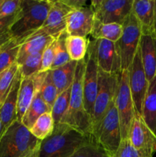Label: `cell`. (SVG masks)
<instances>
[{
  "label": "cell",
  "instance_id": "5b68a950",
  "mask_svg": "<svg viewBox=\"0 0 156 157\" xmlns=\"http://www.w3.org/2000/svg\"><path fill=\"white\" fill-rule=\"evenodd\" d=\"M119 74L112 75L106 73L99 68L98 91L95 100L92 116L91 136L93 140L104 117L115 101Z\"/></svg>",
  "mask_w": 156,
  "mask_h": 157
},
{
  "label": "cell",
  "instance_id": "8d00e7d4",
  "mask_svg": "<svg viewBox=\"0 0 156 157\" xmlns=\"http://www.w3.org/2000/svg\"><path fill=\"white\" fill-rule=\"evenodd\" d=\"M21 0H2L0 5V18L10 16L19 11Z\"/></svg>",
  "mask_w": 156,
  "mask_h": 157
},
{
  "label": "cell",
  "instance_id": "d590c367",
  "mask_svg": "<svg viewBox=\"0 0 156 157\" xmlns=\"http://www.w3.org/2000/svg\"><path fill=\"white\" fill-rule=\"evenodd\" d=\"M111 157H144L132 147L128 138L122 140L117 151Z\"/></svg>",
  "mask_w": 156,
  "mask_h": 157
},
{
  "label": "cell",
  "instance_id": "7a4b0ae2",
  "mask_svg": "<svg viewBox=\"0 0 156 157\" xmlns=\"http://www.w3.org/2000/svg\"><path fill=\"white\" fill-rule=\"evenodd\" d=\"M86 136L64 124H55L50 136L41 141L39 157H70L80 147L92 142Z\"/></svg>",
  "mask_w": 156,
  "mask_h": 157
},
{
  "label": "cell",
  "instance_id": "f546056e",
  "mask_svg": "<svg viewBox=\"0 0 156 157\" xmlns=\"http://www.w3.org/2000/svg\"><path fill=\"white\" fill-rule=\"evenodd\" d=\"M18 70H19V65L17 64V62H15L4 72L2 76L0 79V104H1L4 102L6 97L9 94Z\"/></svg>",
  "mask_w": 156,
  "mask_h": 157
},
{
  "label": "cell",
  "instance_id": "83f0119b",
  "mask_svg": "<svg viewBox=\"0 0 156 157\" xmlns=\"http://www.w3.org/2000/svg\"><path fill=\"white\" fill-rule=\"evenodd\" d=\"M71 87L59 94L51 108V114L55 124H60L69 107Z\"/></svg>",
  "mask_w": 156,
  "mask_h": 157
},
{
  "label": "cell",
  "instance_id": "52a82bcc",
  "mask_svg": "<svg viewBox=\"0 0 156 157\" xmlns=\"http://www.w3.org/2000/svg\"><path fill=\"white\" fill-rule=\"evenodd\" d=\"M114 103L119 114L122 139H126L128 136L132 121L136 114L129 88L128 70L122 71L119 74Z\"/></svg>",
  "mask_w": 156,
  "mask_h": 157
},
{
  "label": "cell",
  "instance_id": "603a6c76",
  "mask_svg": "<svg viewBox=\"0 0 156 157\" xmlns=\"http://www.w3.org/2000/svg\"><path fill=\"white\" fill-rule=\"evenodd\" d=\"M48 112H51V107L44 102L40 90L35 91L33 100L26 110L21 123L24 127L30 130L40 116Z\"/></svg>",
  "mask_w": 156,
  "mask_h": 157
},
{
  "label": "cell",
  "instance_id": "277c9868",
  "mask_svg": "<svg viewBox=\"0 0 156 157\" xmlns=\"http://www.w3.org/2000/svg\"><path fill=\"white\" fill-rule=\"evenodd\" d=\"M41 140L16 121L0 137V157H24L38 148Z\"/></svg>",
  "mask_w": 156,
  "mask_h": 157
},
{
  "label": "cell",
  "instance_id": "ab89813d",
  "mask_svg": "<svg viewBox=\"0 0 156 157\" xmlns=\"http://www.w3.org/2000/svg\"><path fill=\"white\" fill-rule=\"evenodd\" d=\"M154 36L156 37V12H155V16H154Z\"/></svg>",
  "mask_w": 156,
  "mask_h": 157
},
{
  "label": "cell",
  "instance_id": "2e32d148",
  "mask_svg": "<svg viewBox=\"0 0 156 157\" xmlns=\"http://www.w3.org/2000/svg\"><path fill=\"white\" fill-rule=\"evenodd\" d=\"M22 76L18 70L12 84L9 94L4 102L0 106V120H1V132L0 137L6 130L17 120V102L18 90L20 88Z\"/></svg>",
  "mask_w": 156,
  "mask_h": 157
},
{
  "label": "cell",
  "instance_id": "1f68e13d",
  "mask_svg": "<svg viewBox=\"0 0 156 157\" xmlns=\"http://www.w3.org/2000/svg\"><path fill=\"white\" fill-rule=\"evenodd\" d=\"M40 92H41V97H42L44 102L52 108L55 100L58 96V92L57 90V87H55L54 84L52 81L50 70L47 72V75L44 79V82H43Z\"/></svg>",
  "mask_w": 156,
  "mask_h": 157
},
{
  "label": "cell",
  "instance_id": "d6986e66",
  "mask_svg": "<svg viewBox=\"0 0 156 157\" xmlns=\"http://www.w3.org/2000/svg\"><path fill=\"white\" fill-rule=\"evenodd\" d=\"M54 37L40 32H36L21 43L17 56L16 62L18 65L21 64L29 55L42 52L46 47L53 41Z\"/></svg>",
  "mask_w": 156,
  "mask_h": 157
},
{
  "label": "cell",
  "instance_id": "cb8c5ba5",
  "mask_svg": "<svg viewBox=\"0 0 156 157\" xmlns=\"http://www.w3.org/2000/svg\"><path fill=\"white\" fill-rule=\"evenodd\" d=\"M122 33V25L117 23H102L94 18L90 35L94 40L105 39L117 42Z\"/></svg>",
  "mask_w": 156,
  "mask_h": 157
},
{
  "label": "cell",
  "instance_id": "9c48e42d",
  "mask_svg": "<svg viewBox=\"0 0 156 157\" xmlns=\"http://www.w3.org/2000/svg\"><path fill=\"white\" fill-rule=\"evenodd\" d=\"M96 40H90L89 41L88 49L85 57V71L84 75V108L91 119L99 83V67L96 59Z\"/></svg>",
  "mask_w": 156,
  "mask_h": 157
},
{
  "label": "cell",
  "instance_id": "ee69618b",
  "mask_svg": "<svg viewBox=\"0 0 156 157\" xmlns=\"http://www.w3.org/2000/svg\"><path fill=\"white\" fill-rule=\"evenodd\" d=\"M155 76H156V75H155Z\"/></svg>",
  "mask_w": 156,
  "mask_h": 157
},
{
  "label": "cell",
  "instance_id": "44dd1931",
  "mask_svg": "<svg viewBox=\"0 0 156 157\" xmlns=\"http://www.w3.org/2000/svg\"><path fill=\"white\" fill-rule=\"evenodd\" d=\"M76 64L77 61H70L64 65L50 70L52 81L57 87L58 94L71 87Z\"/></svg>",
  "mask_w": 156,
  "mask_h": 157
},
{
  "label": "cell",
  "instance_id": "8992f818",
  "mask_svg": "<svg viewBox=\"0 0 156 157\" xmlns=\"http://www.w3.org/2000/svg\"><path fill=\"white\" fill-rule=\"evenodd\" d=\"M142 29L132 12L122 25V33L117 42L121 61V70H128L139 47Z\"/></svg>",
  "mask_w": 156,
  "mask_h": 157
},
{
  "label": "cell",
  "instance_id": "f35d334b",
  "mask_svg": "<svg viewBox=\"0 0 156 157\" xmlns=\"http://www.w3.org/2000/svg\"><path fill=\"white\" fill-rule=\"evenodd\" d=\"M38 152H39V147L37 148L36 150H34L33 152H32V153H29L28 155H27V156L24 157H39L38 156Z\"/></svg>",
  "mask_w": 156,
  "mask_h": 157
},
{
  "label": "cell",
  "instance_id": "7bdbcfd3",
  "mask_svg": "<svg viewBox=\"0 0 156 157\" xmlns=\"http://www.w3.org/2000/svg\"><path fill=\"white\" fill-rule=\"evenodd\" d=\"M2 0H0V5H1V3H2Z\"/></svg>",
  "mask_w": 156,
  "mask_h": 157
},
{
  "label": "cell",
  "instance_id": "ac0fdd59",
  "mask_svg": "<svg viewBox=\"0 0 156 157\" xmlns=\"http://www.w3.org/2000/svg\"><path fill=\"white\" fill-rule=\"evenodd\" d=\"M139 50L144 71L149 82L156 75V37L142 35Z\"/></svg>",
  "mask_w": 156,
  "mask_h": 157
},
{
  "label": "cell",
  "instance_id": "836d02e7",
  "mask_svg": "<svg viewBox=\"0 0 156 157\" xmlns=\"http://www.w3.org/2000/svg\"><path fill=\"white\" fill-rule=\"evenodd\" d=\"M57 38H54L43 51L42 58H41V67L40 72L47 71L51 68L54 60Z\"/></svg>",
  "mask_w": 156,
  "mask_h": 157
},
{
  "label": "cell",
  "instance_id": "9a60e30c",
  "mask_svg": "<svg viewBox=\"0 0 156 157\" xmlns=\"http://www.w3.org/2000/svg\"><path fill=\"white\" fill-rule=\"evenodd\" d=\"M71 9L61 0L52 1L47 16L38 32L57 38L66 30V18ZM38 32V31H37Z\"/></svg>",
  "mask_w": 156,
  "mask_h": 157
},
{
  "label": "cell",
  "instance_id": "484cf974",
  "mask_svg": "<svg viewBox=\"0 0 156 157\" xmlns=\"http://www.w3.org/2000/svg\"><path fill=\"white\" fill-rule=\"evenodd\" d=\"M54 126L51 112H48L40 116L29 130L35 137L41 141L51 134Z\"/></svg>",
  "mask_w": 156,
  "mask_h": 157
},
{
  "label": "cell",
  "instance_id": "74e56055",
  "mask_svg": "<svg viewBox=\"0 0 156 157\" xmlns=\"http://www.w3.org/2000/svg\"><path fill=\"white\" fill-rule=\"evenodd\" d=\"M67 6L71 9L87 6V0H61Z\"/></svg>",
  "mask_w": 156,
  "mask_h": 157
},
{
  "label": "cell",
  "instance_id": "6da1fadb",
  "mask_svg": "<svg viewBox=\"0 0 156 157\" xmlns=\"http://www.w3.org/2000/svg\"><path fill=\"white\" fill-rule=\"evenodd\" d=\"M52 1L21 0L16 19L9 30L10 39L21 44L22 41L42 27Z\"/></svg>",
  "mask_w": 156,
  "mask_h": 157
},
{
  "label": "cell",
  "instance_id": "ba28073f",
  "mask_svg": "<svg viewBox=\"0 0 156 157\" xmlns=\"http://www.w3.org/2000/svg\"><path fill=\"white\" fill-rule=\"evenodd\" d=\"M122 140L119 114L113 102L93 137V141L112 156L119 149Z\"/></svg>",
  "mask_w": 156,
  "mask_h": 157
},
{
  "label": "cell",
  "instance_id": "b9f144b4",
  "mask_svg": "<svg viewBox=\"0 0 156 157\" xmlns=\"http://www.w3.org/2000/svg\"><path fill=\"white\" fill-rule=\"evenodd\" d=\"M0 106H1V104H0ZM0 132H1V120H0Z\"/></svg>",
  "mask_w": 156,
  "mask_h": 157
},
{
  "label": "cell",
  "instance_id": "60d3db41",
  "mask_svg": "<svg viewBox=\"0 0 156 157\" xmlns=\"http://www.w3.org/2000/svg\"><path fill=\"white\" fill-rule=\"evenodd\" d=\"M4 72H5V71H4ZM4 72H3V73H2V74H0V79H1L2 76V75H3V74H4Z\"/></svg>",
  "mask_w": 156,
  "mask_h": 157
},
{
  "label": "cell",
  "instance_id": "8fae6325",
  "mask_svg": "<svg viewBox=\"0 0 156 157\" xmlns=\"http://www.w3.org/2000/svg\"><path fill=\"white\" fill-rule=\"evenodd\" d=\"M128 138L132 147L142 156L152 157L156 153V134L148 127L142 115L136 113Z\"/></svg>",
  "mask_w": 156,
  "mask_h": 157
},
{
  "label": "cell",
  "instance_id": "30bf717a",
  "mask_svg": "<svg viewBox=\"0 0 156 157\" xmlns=\"http://www.w3.org/2000/svg\"><path fill=\"white\" fill-rule=\"evenodd\" d=\"M132 3L133 0H93L90 6L96 20L122 25L131 14Z\"/></svg>",
  "mask_w": 156,
  "mask_h": 157
},
{
  "label": "cell",
  "instance_id": "7c38bea8",
  "mask_svg": "<svg viewBox=\"0 0 156 157\" xmlns=\"http://www.w3.org/2000/svg\"><path fill=\"white\" fill-rule=\"evenodd\" d=\"M128 83L134 104L136 113L142 115V107L148 88V81L147 80L142 58L140 50L138 49L132 62L128 68Z\"/></svg>",
  "mask_w": 156,
  "mask_h": 157
},
{
  "label": "cell",
  "instance_id": "7402d4cb",
  "mask_svg": "<svg viewBox=\"0 0 156 157\" xmlns=\"http://www.w3.org/2000/svg\"><path fill=\"white\" fill-rule=\"evenodd\" d=\"M35 89L33 76L22 78L18 90L17 102V120L21 122L26 110L28 108L35 96Z\"/></svg>",
  "mask_w": 156,
  "mask_h": 157
},
{
  "label": "cell",
  "instance_id": "4fadbf2b",
  "mask_svg": "<svg viewBox=\"0 0 156 157\" xmlns=\"http://www.w3.org/2000/svg\"><path fill=\"white\" fill-rule=\"evenodd\" d=\"M94 12L91 6L71 9L66 18V33L68 35L87 38L91 33Z\"/></svg>",
  "mask_w": 156,
  "mask_h": 157
},
{
  "label": "cell",
  "instance_id": "f1b7e54d",
  "mask_svg": "<svg viewBox=\"0 0 156 157\" xmlns=\"http://www.w3.org/2000/svg\"><path fill=\"white\" fill-rule=\"evenodd\" d=\"M67 34L66 33V32H64L57 38L54 60L50 70H53L57 67L64 65V64L71 61L70 57H69L67 46H66V38H67Z\"/></svg>",
  "mask_w": 156,
  "mask_h": 157
},
{
  "label": "cell",
  "instance_id": "e575fe53",
  "mask_svg": "<svg viewBox=\"0 0 156 157\" xmlns=\"http://www.w3.org/2000/svg\"><path fill=\"white\" fill-rule=\"evenodd\" d=\"M17 13L0 18V47L11 40L9 37V30L16 19Z\"/></svg>",
  "mask_w": 156,
  "mask_h": 157
},
{
  "label": "cell",
  "instance_id": "d4e9b609",
  "mask_svg": "<svg viewBox=\"0 0 156 157\" xmlns=\"http://www.w3.org/2000/svg\"><path fill=\"white\" fill-rule=\"evenodd\" d=\"M89 41L90 40L85 37L67 35L66 38V46L71 61H79L85 58Z\"/></svg>",
  "mask_w": 156,
  "mask_h": 157
},
{
  "label": "cell",
  "instance_id": "5bb4252c",
  "mask_svg": "<svg viewBox=\"0 0 156 157\" xmlns=\"http://www.w3.org/2000/svg\"><path fill=\"white\" fill-rule=\"evenodd\" d=\"M96 52L98 67L102 71L112 75H119L121 61L116 44L105 39L96 40Z\"/></svg>",
  "mask_w": 156,
  "mask_h": 157
},
{
  "label": "cell",
  "instance_id": "ffe728a7",
  "mask_svg": "<svg viewBox=\"0 0 156 157\" xmlns=\"http://www.w3.org/2000/svg\"><path fill=\"white\" fill-rule=\"evenodd\" d=\"M142 117L148 127L156 134V76L148 84Z\"/></svg>",
  "mask_w": 156,
  "mask_h": 157
},
{
  "label": "cell",
  "instance_id": "3957f363",
  "mask_svg": "<svg viewBox=\"0 0 156 157\" xmlns=\"http://www.w3.org/2000/svg\"><path fill=\"white\" fill-rule=\"evenodd\" d=\"M84 71L85 58L77 61L70 90L69 107L60 124L70 126L80 133L92 138V119L84 108Z\"/></svg>",
  "mask_w": 156,
  "mask_h": 157
},
{
  "label": "cell",
  "instance_id": "4dcf8cb0",
  "mask_svg": "<svg viewBox=\"0 0 156 157\" xmlns=\"http://www.w3.org/2000/svg\"><path fill=\"white\" fill-rule=\"evenodd\" d=\"M42 52L31 55L19 65V71L22 78H28L40 72L41 67Z\"/></svg>",
  "mask_w": 156,
  "mask_h": 157
},
{
  "label": "cell",
  "instance_id": "d6a6232c",
  "mask_svg": "<svg viewBox=\"0 0 156 157\" xmlns=\"http://www.w3.org/2000/svg\"><path fill=\"white\" fill-rule=\"evenodd\" d=\"M70 157H111L94 141L80 147Z\"/></svg>",
  "mask_w": 156,
  "mask_h": 157
},
{
  "label": "cell",
  "instance_id": "4316f807",
  "mask_svg": "<svg viewBox=\"0 0 156 157\" xmlns=\"http://www.w3.org/2000/svg\"><path fill=\"white\" fill-rule=\"evenodd\" d=\"M20 44L10 40L0 47V74L16 62Z\"/></svg>",
  "mask_w": 156,
  "mask_h": 157
},
{
  "label": "cell",
  "instance_id": "e0dca14e",
  "mask_svg": "<svg viewBox=\"0 0 156 157\" xmlns=\"http://www.w3.org/2000/svg\"><path fill=\"white\" fill-rule=\"evenodd\" d=\"M132 12L140 25L142 35L154 36L156 0H133Z\"/></svg>",
  "mask_w": 156,
  "mask_h": 157
}]
</instances>
